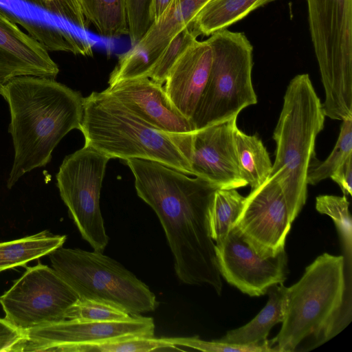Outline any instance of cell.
<instances>
[{
    "instance_id": "obj_9",
    "label": "cell",
    "mask_w": 352,
    "mask_h": 352,
    "mask_svg": "<svg viewBox=\"0 0 352 352\" xmlns=\"http://www.w3.org/2000/svg\"><path fill=\"white\" fill-rule=\"evenodd\" d=\"M111 158L87 145L67 155L56 174L57 187L82 237L102 252L109 242L100 208V195Z\"/></svg>"
},
{
    "instance_id": "obj_27",
    "label": "cell",
    "mask_w": 352,
    "mask_h": 352,
    "mask_svg": "<svg viewBox=\"0 0 352 352\" xmlns=\"http://www.w3.org/2000/svg\"><path fill=\"white\" fill-rule=\"evenodd\" d=\"M316 209L320 214L329 216L334 222L343 250L344 272L351 274L352 223L346 195H319L316 199Z\"/></svg>"
},
{
    "instance_id": "obj_18",
    "label": "cell",
    "mask_w": 352,
    "mask_h": 352,
    "mask_svg": "<svg viewBox=\"0 0 352 352\" xmlns=\"http://www.w3.org/2000/svg\"><path fill=\"white\" fill-rule=\"evenodd\" d=\"M212 60L208 41H195L170 69L164 87L175 107L191 121L206 86Z\"/></svg>"
},
{
    "instance_id": "obj_12",
    "label": "cell",
    "mask_w": 352,
    "mask_h": 352,
    "mask_svg": "<svg viewBox=\"0 0 352 352\" xmlns=\"http://www.w3.org/2000/svg\"><path fill=\"white\" fill-rule=\"evenodd\" d=\"M292 223L282 189L270 177L245 197L232 228L257 254L266 258L285 250Z\"/></svg>"
},
{
    "instance_id": "obj_14",
    "label": "cell",
    "mask_w": 352,
    "mask_h": 352,
    "mask_svg": "<svg viewBox=\"0 0 352 352\" xmlns=\"http://www.w3.org/2000/svg\"><path fill=\"white\" fill-rule=\"evenodd\" d=\"M152 318L133 315L126 320L111 322H62L24 332L18 351H42L47 346L95 344L133 337H154Z\"/></svg>"
},
{
    "instance_id": "obj_10",
    "label": "cell",
    "mask_w": 352,
    "mask_h": 352,
    "mask_svg": "<svg viewBox=\"0 0 352 352\" xmlns=\"http://www.w3.org/2000/svg\"><path fill=\"white\" fill-rule=\"evenodd\" d=\"M78 298L53 268L39 263L27 268L0 297V304L4 319L25 332L66 320L67 310Z\"/></svg>"
},
{
    "instance_id": "obj_36",
    "label": "cell",
    "mask_w": 352,
    "mask_h": 352,
    "mask_svg": "<svg viewBox=\"0 0 352 352\" xmlns=\"http://www.w3.org/2000/svg\"><path fill=\"white\" fill-rule=\"evenodd\" d=\"M173 0H151L150 16L152 24L166 12Z\"/></svg>"
},
{
    "instance_id": "obj_4",
    "label": "cell",
    "mask_w": 352,
    "mask_h": 352,
    "mask_svg": "<svg viewBox=\"0 0 352 352\" xmlns=\"http://www.w3.org/2000/svg\"><path fill=\"white\" fill-rule=\"evenodd\" d=\"M325 115L307 74L289 82L283 108L274 129L276 157L270 177L283 192L293 222L307 197V170L315 157V142L323 129Z\"/></svg>"
},
{
    "instance_id": "obj_8",
    "label": "cell",
    "mask_w": 352,
    "mask_h": 352,
    "mask_svg": "<svg viewBox=\"0 0 352 352\" xmlns=\"http://www.w3.org/2000/svg\"><path fill=\"white\" fill-rule=\"evenodd\" d=\"M49 255L52 268L79 298L102 300L131 315L157 307L155 295L146 284L101 252L61 246Z\"/></svg>"
},
{
    "instance_id": "obj_2",
    "label": "cell",
    "mask_w": 352,
    "mask_h": 352,
    "mask_svg": "<svg viewBox=\"0 0 352 352\" xmlns=\"http://www.w3.org/2000/svg\"><path fill=\"white\" fill-rule=\"evenodd\" d=\"M7 102L14 155L7 187L11 189L31 170L45 166L60 140L80 129L83 97L55 79L22 76L0 82Z\"/></svg>"
},
{
    "instance_id": "obj_13",
    "label": "cell",
    "mask_w": 352,
    "mask_h": 352,
    "mask_svg": "<svg viewBox=\"0 0 352 352\" xmlns=\"http://www.w3.org/2000/svg\"><path fill=\"white\" fill-rule=\"evenodd\" d=\"M214 248L221 276L251 297L266 294L271 286L283 283L287 278L285 250L274 256L261 257L233 228L225 238L215 243Z\"/></svg>"
},
{
    "instance_id": "obj_3",
    "label": "cell",
    "mask_w": 352,
    "mask_h": 352,
    "mask_svg": "<svg viewBox=\"0 0 352 352\" xmlns=\"http://www.w3.org/2000/svg\"><path fill=\"white\" fill-rule=\"evenodd\" d=\"M342 255L323 253L300 280L287 287L285 316L277 336L269 340L276 352H292L312 336L316 347L341 332L351 321Z\"/></svg>"
},
{
    "instance_id": "obj_34",
    "label": "cell",
    "mask_w": 352,
    "mask_h": 352,
    "mask_svg": "<svg viewBox=\"0 0 352 352\" xmlns=\"http://www.w3.org/2000/svg\"><path fill=\"white\" fill-rule=\"evenodd\" d=\"M25 338L24 332L14 327L4 318H0V351L17 352Z\"/></svg>"
},
{
    "instance_id": "obj_31",
    "label": "cell",
    "mask_w": 352,
    "mask_h": 352,
    "mask_svg": "<svg viewBox=\"0 0 352 352\" xmlns=\"http://www.w3.org/2000/svg\"><path fill=\"white\" fill-rule=\"evenodd\" d=\"M170 343L174 346H185L201 351L207 352H272L274 350L270 346L269 340L259 344H234L224 343L218 340L206 341L198 336L188 338H169Z\"/></svg>"
},
{
    "instance_id": "obj_6",
    "label": "cell",
    "mask_w": 352,
    "mask_h": 352,
    "mask_svg": "<svg viewBox=\"0 0 352 352\" xmlns=\"http://www.w3.org/2000/svg\"><path fill=\"white\" fill-rule=\"evenodd\" d=\"M309 28L325 93L324 113L352 111V0H307Z\"/></svg>"
},
{
    "instance_id": "obj_24",
    "label": "cell",
    "mask_w": 352,
    "mask_h": 352,
    "mask_svg": "<svg viewBox=\"0 0 352 352\" xmlns=\"http://www.w3.org/2000/svg\"><path fill=\"white\" fill-rule=\"evenodd\" d=\"M19 21L16 23L22 25L30 35L47 50L64 51L82 56L93 54L91 41L67 28L23 19Z\"/></svg>"
},
{
    "instance_id": "obj_29",
    "label": "cell",
    "mask_w": 352,
    "mask_h": 352,
    "mask_svg": "<svg viewBox=\"0 0 352 352\" xmlns=\"http://www.w3.org/2000/svg\"><path fill=\"white\" fill-rule=\"evenodd\" d=\"M132 316L133 315L115 305L83 298H78L65 315L66 320L79 322L123 321Z\"/></svg>"
},
{
    "instance_id": "obj_20",
    "label": "cell",
    "mask_w": 352,
    "mask_h": 352,
    "mask_svg": "<svg viewBox=\"0 0 352 352\" xmlns=\"http://www.w3.org/2000/svg\"><path fill=\"white\" fill-rule=\"evenodd\" d=\"M274 0H210L190 24L197 36L226 29L254 10Z\"/></svg>"
},
{
    "instance_id": "obj_30",
    "label": "cell",
    "mask_w": 352,
    "mask_h": 352,
    "mask_svg": "<svg viewBox=\"0 0 352 352\" xmlns=\"http://www.w3.org/2000/svg\"><path fill=\"white\" fill-rule=\"evenodd\" d=\"M197 37L190 25L180 30L166 45L146 77L158 84L164 83L173 65Z\"/></svg>"
},
{
    "instance_id": "obj_1",
    "label": "cell",
    "mask_w": 352,
    "mask_h": 352,
    "mask_svg": "<svg viewBox=\"0 0 352 352\" xmlns=\"http://www.w3.org/2000/svg\"><path fill=\"white\" fill-rule=\"evenodd\" d=\"M124 161L134 176L138 197L161 223L179 280L208 286L220 296L223 283L208 227L209 208L219 188L155 161Z\"/></svg>"
},
{
    "instance_id": "obj_23",
    "label": "cell",
    "mask_w": 352,
    "mask_h": 352,
    "mask_svg": "<svg viewBox=\"0 0 352 352\" xmlns=\"http://www.w3.org/2000/svg\"><path fill=\"white\" fill-rule=\"evenodd\" d=\"M83 14L98 34L106 38L128 34L125 0H78Z\"/></svg>"
},
{
    "instance_id": "obj_32",
    "label": "cell",
    "mask_w": 352,
    "mask_h": 352,
    "mask_svg": "<svg viewBox=\"0 0 352 352\" xmlns=\"http://www.w3.org/2000/svg\"><path fill=\"white\" fill-rule=\"evenodd\" d=\"M28 3L54 15L80 30H88L86 20L78 0H28Z\"/></svg>"
},
{
    "instance_id": "obj_22",
    "label": "cell",
    "mask_w": 352,
    "mask_h": 352,
    "mask_svg": "<svg viewBox=\"0 0 352 352\" xmlns=\"http://www.w3.org/2000/svg\"><path fill=\"white\" fill-rule=\"evenodd\" d=\"M234 141L241 175L251 189H254L270 176L273 164L268 152L257 135H247L237 126Z\"/></svg>"
},
{
    "instance_id": "obj_7",
    "label": "cell",
    "mask_w": 352,
    "mask_h": 352,
    "mask_svg": "<svg viewBox=\"0 0 352 352\" xmlns=\"http://www.w3.org/2000/svg\"><path fill=\"white\" fill-rule=\"evenodd\" d=\"M212 51L209 78L191 118L195 130L234 117L257 102L253 47L244 33L223 29L206 40Z\"/></svg>"
},
{
    "instance_id": "obj_15",
    "label": "cell",
    "mask_w": 352,
    "mask_h": 352,
    "mask_svg": "<svg viewBox=\"0 0 352 352\" xmlns=\"http://www.w3.org/2000/svg\"><path fill=\"white\" fill-rule=\"evenodd\" d=\"M210 0H173L163 15L131 49L119 56L108 83L146 76L162 52L180 30L189 25Z\"/></svg>"
},
{
    "instance_id": "obj_16",
    "label": "cell",
    "mask_w": 352,
    "mask_h": 352,
    "mask_svg": "<svg viewBox=\"0 0 352 352\" xmlns=\"http://www.w3.org/2000/svg\"><path fill=\"white\" fill-rule=\"evenodd\" d=\"M132 113L155 129L170 133L195 131L172 104L162 85L146 76L119 81L106 89Z\"/></svg>"
},
{
    "instance_id": "obj_19",
    "label": "cell",
    "mask_w": 352,
    "mask_h": 352,
    "mask_svg": "<svg viewBox=\"0 0 352 352\" xmlns=\"http://www.w3.org/2000/svg\"><path fill=\"white\" fill-rule=\"evenodd\" d=\"M268 300L261 311L248 323L226 332L219 341L234 344H259L267 342L272 328L283 320L287 287L283 283L271 286Z\"/></svg>"
},
{
    "instance_id": "obj_17",
    "label": "cell",
    "mask_w": 352,
    "mask_h": 352,
    "mask_svg": "<svg viewBox=\"0 0 352 352\" xmlns=\"http://www.w3.org/2000/svg\"><path fill=\"white\" fill-rule=\"evenodd\" d=\"M58 72L47 50L0 9V82L22 76L55 79Z\"/></svg>"
},
{
    "instance_id": "obj_11",
    "label": "cell",
    "mask_w": 352,
    "mask_h": 352,
    "mask_svg": "<svg viewBox=\"0 0 352 352\" xmlns=\"http://www.w3.org/2000/svg\"><path fill=\"white\" fill-rule=\"evenodd\" d=\"M236 117L186 133H172L173 141L190 164L192 175L219 188L248 185L238 162L234 141Z\"/></svg>"
},
{
    "instance_id": "obj_5",
    "label": "cell",
    "mask_w": 352,
    "mask_h": 352,
    "mask_svg": "<svg viewBox=\"0 0 352 352\" xmlns=\"http://www.w3.org/2000/svg\"><path fill=\"white\" fill-rule=\"evenodd\" d=\"M85 145L111 158L152 160L192 175L190 164L172 133L144 122L105 89L83 98L79 129Z\"/></svg>"
},
{
    "instance_id": "obj_35",
    "label": "cell",
    "mask_w": 352,
    "mask_h": 352,
    "mask_svg": "<svg viewBox=\"0 0 352 352\" xmlns=\"http://www.w3.org/2000/svg\"><path fill=\"white\" fill-rule=\"evenodd\" d=\"M344 195H352V155L349 156L331 175Z\"/></svg>"
},
{
    "instance_id": "obj_21",
    "label": "cell",
    "mask_w": 352,
    "mask_h": 352,
    "mask_svg": "<svg viewBox=\"0 0 352 352\" xmlns=\"http://www.w3.org/2000/svg\"><path fill=\"white\" fill-rule=\"evenodd\" d=\"M65 235H54L47 231L19 239L0 242V272L19 266L50 254L63 246Z\"/></svg>"
},
{
    "instance_id": "obj_28",
    "label": "cell",
    "mask_w": 352,
    "mask_h": 352,
    "mask_svg": "<svg viewBox=\"0 0 352 352\" xmlns=\"http://www.w3.org/2000/svg\"><path fill=\"white\" fill-rule=\"evenodd\" d=\"M342 121L339 136L331 154L323 162L309 164L307 175V184L316 185L330 177L352 155V118Z\"/></svg>"
},
{
    "instance_id": "obj_33",
    "label": "cell",
    "mask_w": 352,
    "mask_h": 352,
    "mask_svg": "<svg viewBox=\"0 0 352 352\" xmlns=\"http://www.w3.org/2000/svg\"><path fill=\"white\" fill-rule=\"evenodd\" d=\"M128 35L132 46L140 41L152 25L150 16L151 0H125Z\"/></svg>"
},
{
    "instance_id": "obj_26",
    "label": "cell",
    "mask_w": 352,
    "mask_h": 352,
    "mask_svg": "<svg viewBox=\"0 0 352 352\" xmlns=\"http://www.w3.org/2000/svg\"><path fill=\"white\" fill-rule=\"evenodd\" d=\"M169 338L133 337L100 343L75 345H56L43 349L54 352H148L175 349Z\"/></svg>"
},
{
    "instance_id": "obj_25",
    "label": "cell",
    "mask_w": 352,
    "mask_h": 352,
    "mask_svg": "<svg viewBox=\"0 0 352 352\" xmlns=\"http://www.w3.org/2000/svg\"><path fill=\"white\" fill-rule=\"evenodd\" d=\"M245 197L235 188H219L208 212L210 235L216 243L229 233L239 215Z\"/></svg>"
},
{
    "instance_id": "obj_37",
    "label": "cell",
    "mask_w": 352,
    "mask_h": 352,
    "mask_svg": "<svg viewBox=\"0 0 352 352\" xmlns=\"http://www.w3.org/2000/svg\"><path fill=\"white\" fill-rule=\"evenodd\" d=\"M21 1L28 3V0H21Z\"/></svg>"
}]
</instances>
